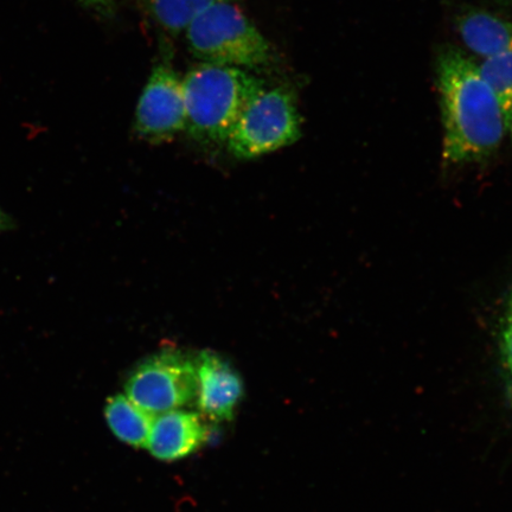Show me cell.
<instances>
[{"label":"cell","instance_id":"obj_1","mask_svg":"<svg viewBox=\"0 0 512 512\" xmlns=\"http://www.w3.org/2000/svg\"><path fill=\"white\" fill-rule=\"evenodd\" d=\"M437 86L444 125V159L478 162L494 153L509 130L501 105L478 64L446 46L437 57Z\"/></svg>","mask_w":512,"mask_h":512},{"label":"cell","instance_id":"obj_2","mask_svg":"<svg viewBox=\"0 0 512 512\" xmlns=\"http://www.w3.org/2000/svg\"><path fill=\"white\" fill-rule=\"evenodd\" d=\"M187 127L200 143H226L247 107L265 91L248 70L200 63L183 79Z\"/></svg>","mask_w":512,"mask_h":512},{"label":"cell","instance_id":"obj_3","mask_svg":"<svg viewBox=\"0 0 512 512\" xmlns=\"http://www.w3.org/2000/svg\"><path fill=\"white\" fill-rule=\"evenodd\" d=\"M190 53L201 63L258 69L274 62L267 38L234 0L210 6L185 30Z\"/></svg>","mask_w":512,"mask_h":512},{"label":"cell","instance_id":"obj_4","mask_svg":"<svg viewBox=\"0 0 512 512\" xmlns=\"http://www.w3.org/2000/svg\"><path fill=\"white\" fill-rule=\"evenodd\" d=\"M302 137L296 95L287 87L265 89L242 113L227 139L236 158L253 159L292 145Z\"/></svg>","mask_w":512,"mask_h":512},{"label":"cell","instance_id":"obj_5","mask_svg":"<svg viewBox=\"0 0 512 512\" xmlns=\"http://www.w3.org/2000/svg\"><path fill=\"white\" fill-rule=\"evenodd\" d=\"M125 390L128 399L155 415L188 407L197 396L195 361L181 351L158 352L134 369Z\"/></svg>","mask_w":512,"mask_h":512},{"label":"cell","instance_id":"obj_6","mask_svg":"<svg viewBox=\"0 0 512 512\" xmlns=\"http://www.w3.org/2000/svg\"><path fill=\"white\" fill-rule=\"evenodd\" d=\"M187 127L183 79L176 70L158 64L140 95L134 130L151 144L170 142Z\"/></svg>","mask_w":512,"mask_h":512},{"label":"cell","instance_id":"obj_7","mask_svg":"<svg viewBox=\"0 0 512 512\" xmlns=\"http://www.w3.org/2000/svg\"><path fill=\"white\" fill-rule=\"evenodd\" d=\"M196 405L204 418L214 422L233 420L245 395L240 374L214 351L204 350L195 360Z\"/></svg>","mask_w":512,"mask_h":512},{"label":"cell","instance_id":"obj_8","mask_svg":"<svg viewBox=\"0 0 512 512\" xmlns=\"http://www.w3.org/2000/svg\"><path fill=\"white\" fill-rule=\"evenodd\" d=\"M208 438L209 427L201 413L175 409L156 416L146 448L163 462H176L200 450Z\"/></svg>","mask_w":512,"mask_h":512},{"label":"cell","instance_id":"obj_9","mask_svg":"<svg viewBox=\"0 0 512 512\" xmlns=\"http://www.w3.org/2000/svg\"><path fill=\"white\" fill-rule=\"evenodd\" d=\"M458 31L466 47L485 59L512 49V23L489 12H466L458 19Z\"/></svg>","mask_w":512,"mask_h":512},{"label":"cell","instance_id":"obj_10","mask_svg":"<svg viewBox=\"0 0 512 512\" xmlns=\"http://www.w3.org/2000/svg\"><path fill=\"white\" fill-rule=\"evenodd\" d=\"M105 415L115 437L127 445L146 447L156 415L140 408L126 395H115L107 401Z\"/></svg>","mask_w":512,"mask_h":512},{"label":"cell","instance_id":"obj_11","mask_svg":"<svg viewBox=\"0 0 512 512\" xmlns=\"http://www.w3.org/2000/svg\"><path fill=\"white\" fill-rule=\"evenodd\" d=\"M156 21L171 34L188 29L189 25L214 4L227 0H145ZM236 2V0H234Z\"/></svg>","mask_w":512,"mask_h":512},{"label":"cell","instance_id":"obj_12","mask_svg":"<svg viewBox=\"0 0 512 512\" xmlns=\"http://www.w3.org/2000/svg\"><path fill=\"white\" fill-rule=\"evenodd\" d=\"M479 68L483 78L494 91L510 128L512 125V49L488 57Z\"/></svg>","mask_w":512,"mask_h":512},{"label":"cell","instance_id":"obj_13","mask_svg":"<svg viewBox=\"0 0 512 512\" xmlns=\"http://www.w3.org/2000/svg\"><path fill=\"white\" fill-rule=\"evenodd\" d=\"M499 348H501L505 387H507V396L512 407V288L505 303Z\"/></svg>","mask_w":512,"mask_h":512},{"label":"cell","instance_id":"obj_14","mask_svg":"<svg viewBox=\"0 0 512 512\" xmlns=\"http://www.w3.org/2000/svg\"><path fill=\"white\" fill-rule=\"evenodd\" d=\"M76 2L102 18H112L117 10L115 0H76Z\"/></svg>","mask_w":512,"mask_h":512},{"label":"cell","instance_id":"obj_15","mask_svg":"<svg viewBox=\"0 0 512 512\" xmlns=\"http://www.w3.org/2000/svg\"><path fill=\"white\" fill-rule=\"evenodd\" d=\"M15 227L16 223L14 219H12L6 211L0 208V234L9 232V230L14 229Z\"/></svg>","mask_w":512,"mask_h":512},{"label":"cell","instance_id":"obj_16","mask_svg":"<svg viewBox=\"0 0 512 512\" xmlns=\"http://www.w3.org/2000/svg\"><path fill=\"white\" fill-rule=\"evenodd\" d=\"M499 5H502L503 8L509 9L512 11V0H497Z\"/></svg>","mask_w":512,"mask_h":512},{"label":"cell","instance_id":"obj_17","mask_svg":"<svg viewBox=\"0 0 512 512\" xmlns=\"http://www.w3.org/2000/svg\"><path fill=\"white\" fill-rule=\"evenodd\" d=\"M509 130H511V131H512V125L510 126Z\"/></svg>","mask_w":512,"mask_h":512}]
</instances>
